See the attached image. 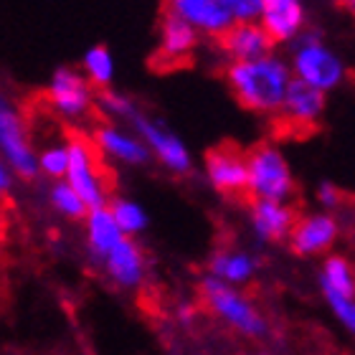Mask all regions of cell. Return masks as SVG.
Instances as JSON below:
<instances>
[{
    "label": "cell",
    "instance_id": "cell-2",
    "mask_svg": "<svg viewBox=\"0 0 355 355\" xmlns=\"http://www.w3.org/2000/svg\"><path fill=\"white\" fill-rule=\"evenodd\" d=\"M287 61L297 82L320 89L325 94L340 87L348 76L345 59L318 33H304L297 44H292Z\"/></svg>",
    "mask_w": 355,
    "mask_h": 355
},
{
    "label": "cell",
    "instance_id": "cell-3",
    "mask_svg": "<svg viewBox=\"0 0 355 355\" xmlns=\"http://www.w3.org/2000/svg\"><path fill=\"white\" fill-rule=\"evenodd\" d=\"M246 163H249V188L246 193L254 200H282L295 193V175L289 168L287 157L277 145L264 142L257 145L252 153H246Z\"/></svg>",
    "mask_w": 355,
    "mask_h": 355
},
{
    "label": "cell",
    "instance_id": "cell-11",
    "mask_svg": "<svg viewBox=\"0 0 355 355\" xmlns=\"http://www.w3.org/2000/svg\"><path fill=\"white\" fill-rule=\"evenodd\" d=\"M165 10L183 18L200 36L216 41H221L234 26V18L223 0H165Z\"/></svg>",
    "mask_w": 355,
    "mask_h": 355
},
{
    "label": "cell",
    "instance_id": "cell-10",
    "mask_svg": "<svg viewBox=\"0 0 355 355\" xmlns=\"http://www.w3.org/2000/svg\"><path fill=\"white\" fill-rule=\"evenodd\" d=\"M200 33L193 26L178 18V15L163 10L160 23H157V46H155V61L160 67L173 69L180 64H188L193 53L198 51Z\"/></svg>",
    "mask_w": 355,
    "mask_h": 355
},
{
    "label": "cell",
    "instance_id": "cell-13",
    "mask_svg": "<svg viewBox=\"0 0 355 355\" xmlns=\"http://www.w3.org/2000/svg\"><path fill=\"white\" fill-rule=\"evenodd\" d=\"M259 23L261 28L269 33L274 46L297 44L304 36V28H307L304 0H264Z\"/></svg>",
    "mask_w": 355,
    "mask_h": 355
},
{
    "label": "cell",
    "instance_id": "cell-32",
    "mask_svg": "<svg viewBox=\"0 0 355 355\" xmlns=\"http://www.w3.org/2000/svg\"><path fill=\"white\" fill-rule=\"evenodd\" d=\"M252 355H269V353H264V350H259V353H252Z\"/></svg>",
    "mask_w": 355,
    "mask_h": 355
},
{
    "label": "cell",
    "instance_id": "cell-26",
    "mask_svg": "<svg viewBox=\"0 0 355 355\" xmlns=\"http://www.w3.org/2000/svg\"><path fill=\"white\" fill-rule=\"evenodd\" d=\"M96 107L102 110L107 119H119V122H135V117L140 114L132 99L122 92H114V89H107L96 96Z\"/></svg>",
    "mask_w": 355,
    "mask_h": 355
},
{
    "label": "cell",
    "instance_id": "cell-21",
    "mask_svg": "<svg viewBox=\"0 0 355 355\" xmlns=\"http://www.w3.org/2000/svg\"><path fill=\"white\" fill-rule=\"evenodd\" d=\"M82 74L89 79V84L94 89H112L114 84V76H117V64H114V56L104 44L89 46L82 56Z\"/></svg>",
    "mask_w": 355,
    "mask_h": 355
},
{
    "label": "cell",
    "instance_id": "cell-14",
    "mask_svg": "<svg viewBox=\"0 0 355 355\" xmlns=\"http://www.w3.org/2000/svg\"><path fill=\"white\" fill-rule=\"evenodd\" d=\"M223 56L231 61H254L274 53V41L269 38L261 23H234L226 36L218 41Z\"/></svg>",
    "mask_w": 355,
    "mask_h": 355
},
{
    "label": "cell",
    "instance_id": "cell-5",
    "mask_svg": "<svg viewBox=\"0 0 355 355\" xmlns=\"http://www.w3.org/2000/svg\"><path fill=\"white\" fill-rule=\"evenodd\" d=\"M0 153L3 160L18 178H36L38 173V153L31 145V135L26 127L21 110L13 102H0Z\"/></svg>",
    "mask_w": 355,
    "mask_h": 355
},
{
    "label": "cell",
    "instance_id": "cell-16",
    "mask_svg": "<svg viewBox=\"0 0 355 355\" xmlns=\"http://www.w3.org/2000/svg\"><path fill=\"white\" fill-rule=\"evenodd\" d=\"M249 221L257 239L266 244L292 236L297 226L295 211L282 200H254L249 208Z\"/></svg>",
    "mask_w": 355,
    "mask_h": 355
},
{
    "label": "cell",
    "instance_id": "cell-30",
    "mask_svg": "<svg viewBox=\"0 0 355 355\" xmlns=\"http://www.w3.org/2000/svg\"><path fill=\"white\" fill-rule=\"evenodd\" d=\"M13 178H15V173L10 171L6 163L0 165V191H3V193L10 191V188H13Z\"/></svg>",
    "mask_w": 355,
    "mask_h": 355
},
{
    "label": "cell",
    "instance_id": "cell-24",
    "mask_svg": "<svg viewBox=\"0 0 355 355\" xmlns=\"http://www.w3.org/2000/svg\"><path fill=\"white\" fill-rule=\"evenodd\" d=\"M49 200L56 208V214H61L64 218H87L89 216V208L84 203V198L67 180H59V183H53L49 188Z\"/></svg>",
    "mask_w": 355,
    "mask_h": 355
},
{
    "label": "cell",
    "instance_id": "cell-19",
    "mask_svg": "<svg viewBox=\"0 0 355 355\" xmlns=\"http://www.w3.org/2000/svg\"><path fill=\"white\" fill-rule=\"evenodd\" d=\"M102 264L119 287H137L142 282V274H145V259H142L140 246L135 244V239L130 236L122 239L117 249Z\"/></svg>",
    "mask_w": 355,
    "mask_h": 355
},
{
    "label": "cell",
    "instance_id": "cell-1",
    "mask_svg": "<svg viewBox=\"0 0 355 355\" xmlns=\"http://www.w3.org/2000/svg\"><path fill=\"white\" fill-rule=\"evenodd\" d=\"M223 76L234 99L257 114L282 112L289 87L295 82L289 61L279 53H269L254 61H231Z\"/></svg>",
    "mask_w": 355,
    "mask_h": 355
},
{
    "label": "cell",
    "instance_id": "cell-20",
    "mask_svg": "<svg viewBox=\"0 0 355 355\" xmlns=\"http://www.w3.org/2000/svg\"><path fill=\"white\" fill-rule=\"evenodd\" d=\"M257 272V259L246 252H218L211 259V277L226 284H244Z\"/></svg>",
    "mask_w": 355,
    "mask_h": 355
},
{
    "label": "cell",
    "instance_id": "cell-31",
    "mask_svg": "<svg viewBox=\"0 0 355 355\" xmlns=\"http://www.w3.org/2000/svg\"><path fill=\"white\" fill-rule=\"evenodd\" d=\"M335 3H338V6L345 8L348 13H353V18H355V0H335Z\"/></svg>",
    "mask_w": 355,
    "mask_h": 355
},
{
    "label": "cell",
    "instance_id": "cell-8",
    "mask_svg": "<svg viewBox=\"0 0 355 355\" xmlns=\"http://www.w3.org/2000/svg\"><path fill=\"white\" fill-rule=\"evenodd\" d=\"M132 130L145 140L153 157L163 165L165 171L175 173V175H185V173L193 171L191 150L171 127H165L163 122H157L148 114H137L132 122Z\"/></svg>",
    "mask_w": 355,
    "mask_h": 355
},
{
    "label": "cell",
    "instance_id": "cell-25",
    "mask_svg": "<svg viewBox=\"0 0 355 355\" xmlns=\"http://www.w3.org/2000/svg\"><path fill=\"white\" fill-rule=\"evenodd\" d=\"M69 163H71L69 142H53V145H46V148L38 153V171L44 173L46 178H51L53 183L67 180Z\"/></svg>",
    "mask_w": 355,
    "mask_h": 355
},
{
    "label": "cell",
    "instance_id": "cell-28",
    "mask_svg": "<svg viewBox=\"0 0 355 355\" xmlns=\"http://www.w3.org/2000/svg\"><path fill=\"white\" fill-rule=\"evenodd\" d=\"M234 23H257L261 18L264 0H223Z\"/></svg>",
    "mask_w": 355,
    "mask_h": 355
},
{
    "label": "cell",
    "instance_id": "cell-17",
    "mask_svg": "<svg viewBox=\"0 0 355 355\" xmlns=\"http://www.w3.org/2000/svg\"><path fill=\"white\" fill-rule=\"evenodd\" d=\"M327 107V94L315 87H307L302 82H292L287 92V99L282 104V117L292 127H312L318 125Z\"/></svg>",
    "mask_w": 355,
    "mask_h": 355
},
{
    "label": "cell",
    "instance_id": "cell-4",
    "mask_svg": "<svg viewBox=\"0 0 355 355\" xmlns=\"http://www.w3.org/2000/svg\"><path fill=\"white\" fill-rule=\"evenodd\" d=\"M200 292H203L208 307L214 310L216 318H221L226 325H231L241 335H246V338H264L269 333V325L257 312V307L231 284L208 274L200 282Z\"/></svg>",
    "mask_w": 355,
    "mask_h": 355
},
{
    "label": "cell",
    "instance_id": "cell-27",
    "mask_svg": "<svg viewBox=\"0 0 355 355\" xmlns=\"http://www.w3.org/2000/svg\"><path fill=\"white\" fill-rule=\"evenodd\" d=\"M330 304V310L338 320H340V325L348 330L350 335H355V300L353 297H343L338 292H322Z\"/></svg>",
    "mask_w": 355,
    "mask_h": 355
},
{
    "label": "cell",
    "instance_id": "cell-29",
    "mask_svg": "<svg viewBox=\"0 0 355 355\" xmlns=\"http://www.w3.org/2000/svg\"><path fill=\"white\" fill-rule=\"evenodd\" d=\"M315 196H318V203L322 208H327V211H333L338 203H340V191L335 188L333 183H320L318 185V191H315Z\"/></svg>",
    "mask_w": 355,
    "mask_h": 355
},
{
    "label": "cell",
    "instance_id": "cell-22",
    "mask_svg": "<svg viewBox=\"0 0 355 355\" xmlns=\"http://www.w3.org/2000/svg\"><path fill=\"white\" fill-rule=\"evenodd\" d=\"M320 289L322 292H338L343 297L355 300V274L348 259L343 257H327L320 272Z\"/></svg>",
    "mask_w": 355,
    "mask_h": 355
},
{
    "label": "cell",
    "instance_id": "cell-7",
    "mask_svg": "<svg viewBox=\"0 0 355 355\" xmlns=\"http://www.w3.org/2000/svg\"><path fill=\"white\" fill-rule=\"evenodd\" d=\"M69 150H71V163H69L67 183L82 196L89 211L110 206L107 203V183H104L99 165H96V148L84 137H71Z\"/></svg>",
    "mask_w": 355,
    "mask_h": 355
},
{
    "label": "cell",
    "instance_id": "cell-15",
    "mask_svg": "<svg viewBox=\"0 0 355 355\" xmlns=\"http://www.w3.org/2000/svg\"><path fill=\"white\" fill-rule=\"evenodd\" d=\"M338 239V221L333 214H310L300 218L289 236V244L300 257H315V254L327 252Z\"/></svg>",
    "mask_w": 355,
    "mask_h": 355
},
{
    "label": "cell",
    "instance_id": "cell-18",
    "mask_svg": "<svg viewBox=\"0 0 355 355\" xmlns=\"http://www.w3.org/2000/svg\"><path fill=\"white\" fill-rule=\"evenodd\" d=\"M125 239L122 229L117 226L114 221V216H112L110 206L104 208H94V211H89L87 216V246L92 257L96 261H104L110 257L117 244Z\"/></svg>",
    "mask_w": 355,
    "mask_h": 355
},
{
    "label": "cell",
    "instance_id": "cell-12",
    "mask_svg": "<svg viewBox=\"0 0 355 355\" xmlns=\"http://www.w3.org/2000/svg\"><path fill=\"white\" fill-rule=\"evenodd\" d=\"M203 173H206V180L211 183V188H216L218 193H226V196H234V193H241L249 188L246 155L239 153L236 148H231V145L208 150L206 160H203Z\"/></svg>",
    "mask_w": 355,
    "mask_h": 355
},
{
    "label": "cell",
    "instance_id": "cell-6",
    "mask_svg": "<svg viewBox=\"0 0 355 355\" xmlns=\"http://www.w3.org/2000/svg\"><path fill=\"white\" fill-rule=\"evenodd\" d=\"M46 102L61 119L79 122L96 104L94 87L82 74V69L59 67L46 84Z\"/></svg>",
    "mask_w": 355,
    "mask_h": 355
},
{
    "label": "cell",
    "instance_id": "cell-23",
    "mask_svg": "<svg viewBox=\"0 0 355 355\" xmlns=\"http://www.w3.org/2000/svg\"><path fill=\"white\" fill-rule=\"evenodd\" d=\"M110 211H112L114 221H117V226L122 229V234H125V236L132 239V236H137V234H142V231L148 229L150 216H148V211L137 203V200L125 198V196L112 198L110 200Z\"/></svg>",
    "mask_w": 355,
    "mask_h": 355
},
{
    "label": "cell",
    "instance_id": "cell-9",
    "mask_svg": "<svg viewBox=\"0 0 355 355\" xmlns=\"http://www.w3.org/2000/svg\"><path fill=\"white\" fill-rule=\"evenodd\" d=\"M92 145L96 148V153L112 163L119 165H145L150 163V148L145 145L140 135L135 130H127V127L117 125V122H104V125H96L94 132H92Z\"/></svg>",
    "mask_w": 355,
    "mask_h": 355
}]
</instances>
